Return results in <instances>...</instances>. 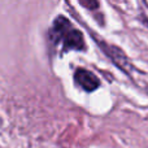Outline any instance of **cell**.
<instances>
[{
    "instance_id": "obj_2",
    "label": "cell",
    "mask_w": 148,
    "mask_h": 148,
    "mask_svg": "<svg viewBox=\"0 0 148 148\" xmlns=\"http://www.w3.org/2000/svg\"><path fill=\"white\" fill-rule=\"evenodd\" d=\"M74 79H75L77 84L87 92H91L99 87V79L94 73L90 70H86L83 68H78L74 73Z\"/></svg>"
},
{
    "instance_id": "obj_1",
    "label": "cell",
    "mask_w": 148,
    "mask_h": 148,
    "mask_svg": "<svg viewBox=\"0 0 148 148\" xmlns=\"http://www.w3.org/2000/svg\"><path fill=\"white\" fill-rule=\"evenodd\" d=\"M51 35L55 44L62 43L64 51H69V49L83 51L86 48L82 33L77 29H74L73 25L69 22V20L62 17V16H60L55 20L51 30Z\"/></svg>"
}]
</instances>
